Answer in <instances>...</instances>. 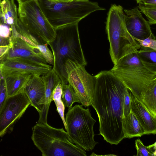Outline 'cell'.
I'll return each instance as SVG.
<instances>
[{"label":"cell","instance_id":"obj_19","mask_svg":"<svg viewBox=\"0 0 156 156\" xmlns=\"http://www.w3.org/2000/svg\"><path fill=\"white\" fill-rule=\"evenodd\" d=\"M0 21L11 27H16L19 18L17 7L14 0H3L0 2Z\"/></svg>","mask_w":156,"mask_h":156},{"label":"cell","instance_id":"obj_25","mask_svg":"<svg viewBox=\"0 0 156 156\" xmlns=\"http://www.w3.org/2000/svg\"><path fill=\"white\" fill-rule=\"evenodd\" d=\"M48 44L38 45L36 48L39 50L46 60L47 63L50 65H53L54 58L53 54L48 47Z\"/></svg>","mask_w":156,"mask_h":156},{"label":"cell","instance_id":"obj_24","mask_svg":"<svg viewBox=\"0 0 156 156\" xmlns=\"http://www.w3.org/2000/svg\"><path fill=\"white\" fill-rule=\"evenodd\" d=\"M137 7L140 12L146 16L150 25L156 24V8L147 7L140 5Z\"/></svg>","mask_w":156,"mask_h":156},{"label":"cell","instance_id":"obj_18","mask_svg":"<svg viewBox=\"0 0 156 156\" xmlns=\"http://www.w3.org/2000/svg\"><path fill=\"white\" fill-rule=\"evenodd\" d=\"M122 127L125 138L141 137L146 134L136 117L131 111L127 115L123 117Z\"/></svg>","mask_w":156,"mask_h":156},{"label":"cell","instance_id":"obj_27","mask_svg":"<svg viewBox=\"0 0 156 156\" xmlns=\"http://www.w3.org/2000/svg\"><path fill=\"white\" fill-rule=\"evenodd\" d=\"M135 144L137 151L136 156H152L148 147L145 146L139 139L135 140Z\"/></svg>","mask_w":156,"mask_h":156},{"label":"cell","instance_id":"obj_31","mask_svg":"<svg viewBox=\"0 0 156 156\" xmlns=\"http://www.w3.org/2000/svg\"><path fill=\"white\" fill-rule=\"evenodd\" d=\"M10 48V44L0 46V58L4 56L8 52Z\"/></svg>","mask_w":156,"mask_h":156},{"label":"cell","instance_id":"obj_11","mask_svg":"<svg viewBox=\"0 0 156 156\" xmlns=\"http://www.w3.org/2000/svg\"><path fill=\"white\" fill-rule=\"evenodd\" d=\"M1 77L13 73L43 75L52 69L50 65L28 59L9 58L0 61Z\"/></svg>","mask_w":156,"mask_h":156},{"label":"cell","instance_id":"obj_36","mask_svg":"<svg viewBox=\"0 0 156 156\" xmlns=\"http://www.w3.org/2000/svg\"><path fill=\"white\" fill-rule=\"evenodd\" d=\"M136 2H137L139 0H136Z\"/></svg>","mask_w":156,"mask_h":156},{"label":"cell","instance_id":"obj_8","mask_svg":"<svg viewBox=\"0 0 156 156\" xmlns=\"http://www.w3.org/2000/svg\"><path fill=\"white\" fill-rule=\"evenodd\" d=\"M76 105L68 109L65 121L70 141L85 151H90L98 143L94 140V126L96 120L89 109Z\"/></svg>","mask_w":156,"mask_h":156},{"label":"cell","instance_id":"obj_13","mask_svg":"<svg viewBox=\"0 0 156 156\" xmlns=\"http://www.w3.org/2000/svg\"><path fill=\"white\" fill-rule=\"evenodd\" d=\"M124 11L126 27L133 38L144 40L151 36L156 38L148 21L143 18L138 7L131 9H125Z\"/></svg>","mask_w":156,"mask_h":156},{"label":"cell","instance_id":"obj_1","mask_svg":"<svg viewBox=\"0 0 156 156\" xmlns=\"http://www.w3.org/2000/svg\"><path fill=\"white\" fill-rule=\"evenodd\" d=\"M95 87L87 92L99 121V135L111 145L125 138L122 127L123 102L127 88L110 70L95 76Z\"/></svg>","mask_w":156,"mask_h":156},{"label":"cell","instance_id":"obj_15","mask_svg":"<svg viewBox=\"0 0 156 156\" xmlns=\"http://www.w3.org/2000/svg\"><path fill=\"white\" fill-rule=\"evenodd\" d=\"M131 107L146 134H156V116L133 95Z\"/></svg>","mask_w":156,"mask_h":156},{"label":"cell","instance_id":"obj_3","mask_svg":"<svg viewBox=\"0 0 156 156\" xmlns=\"http://www.w3.org/2000/svg\"><path fill=\"white\" fill-rule=\"evenodd\" d=\"M18 14L22 28L21 35L30 44L36 47L48 44L55 40L56 30L47 19L37 0L19 3Z\"/></svg>","mask_w":156,"mask_h":156},{"label":"cell","instance_id":"obj_14","mask_svg":"<svg viewBox=\"0 0 156 156\" xmlns=\"http://www.w3.org/2000/svg\"><path fill=\"white\" fill-rule=\"evenodd\" d=\"M24 92L30 101V105L40 113L44 103L45 87L41 76L32 75L25 87Z\"/></svg>","mask_w":156,"mask_h":156},{"label":"cell","instance_id":"obj_10","mask_svg":"<svg viewBox=\"0 0 156 156\" xmlns=\"http://www.w3.org/2000/svg\"><path fill=\"white\" fill-rule=\"evenodd\" d=\"M30 101L23 92L8 96L0 109V136L12 132L15 124L30 105Z\"/></svg>","mask_w":156,"mask_h":156},{"label":"cell","instance_id":"obj_6","mask_svg":"<svg viewBox=\"0 0 156 156\" xmlns=\"http://www.w3.org/2000/svg\"><path fill=\"white\" fill-rule=\"evenodd\" d=\"M124 14L122 6L112 4L107 14L106 28L110 44L109 53L114 64L141 46L128 31Z\"/></svg>","mask_w":156,"mask_h":156},{"label":"cell","instance_id":"obj_7","mask_svg":"<svg viewBox=\"0 0 156 156\" xmlns=\"http://www.w3.org/2000/svg\"><path fill=\"white\" fill-rule=\"evenodd\" d=\"M137 51L120 59L110 71L140 101L150 87L152 80L156 77V73L143 65Z\"/></svg>","mask_w":156,"mask_h":156},{"label":"cell","instance_id":"obj_4","mask_svg":"<svg viewBox=\"0 0 156 156\" xmlns=\"http://www.w3.org/2000/svg\"><path fill=\"white\" fill-rule=\"evenodd\" d=\"M31 139L43 156H87L84 150L70 140L62 128L37 122L32 128Z\"/></svg>","mask_w":156,"mask_h":156},{"label":"cell","instance_id":"obj_16","mask_svg":"<svg viewBox=\"0 0 156 156\" xmlns=\"http://www.w3.org/2000/svg\"><path fill=\"white\" fill-rule=\"evenodd\" d=\"M41 76L45 87V98L43 109L39 114L38 122L47 123V116L50 104L52 101L53 93L55 87L59 83H61V81L58 75L52 69Z\"/></svg>","mask_w":156,"mask_h":156},{"label":"cell","instance_id":"obj_5","mask_svg":"<svg viewBox=\"0 0 156 156\" xmlns=\"http://www.w3.org/2000/svg\"><path fill=\"white\" fill-rule=\"evenodd\" d=\"M37 0L47 19L55 30L79 23L96 11L105 10L97 2L89 0H75L68 2Z\"/></svg>","mask_w":156,"mask_h":156},{"label":"cell","instance_id":"obj_2","mask_svg":"<svg viewBox=\"0 0 156 156\" xmlns=\"http://www.w3.org/2000/svg\"><path fill=\"white\" fill-rule=\"evenodd\" d=\"M78 23L56 29V38L48 44L54 56L52 69L58 76L62 85L68 83L65 66L68 60L85 66L87 64L81 44Z\"/></svg>","mask_w":156,"mask_h":156},{"label":"cell","instance_id":"obj_32","mask_svg":"<svg viewBox=\"0 0 156 156\" xmlns=\"http://www.w3.org/2000/svg\"><path fill=\"white\" fill-rule=\"evenodd\" d=\"M147 147L152 153V156H156V142Z\"/></svg>","mask_w":156,"mask_h":156},{"label":"cell","instance_id":"obj_26","mask_svg":"<svg viewBox=\"0 0 156 156\" xmlns=\"http://www.w3.org/2000/svg\"><path fill=\"white\" fill-rule=\"evenodd\" d=\"M133 96V95L131 91L127 88L124 94L123 102L124 117L127 115L131 111V107Z\"/></svg>","mask_w":156,"mask_h":156},{"label":"cell","instance_id":"obj_22","mask_svg":"<svg viewBox=\"0 0 156 156\" xmlns=\"http://www.w3.org/2000/svg\"><path fill=\"white\" fill-rule=\"evenodd\" d=\"M62 85L61 83H59L53 91L52 99L55 104L57 110L62 119L65 128L66 130V125L64 115L65 107L62 98Z\"/></svg>","mask_w":156,"mask_h":156},{"label":"cell","instance_id":"obj_34","mask_svg":"<svg viewBox=\"0 0 156 156\" xmlns=\"http://www.w3.org/2000/svg\"><path fill=\"white\" fill-rule=\"evenodd\" d=\"M55 2H68L73 1L75 0H50Z\"/></svg>","mask_w":156,"mask_h":156},{"label":"cell","instance_id":"obj_28","mask_svg":"<svg viewBox=\"0 0 156 156\" xmlns=\"http://www.w3.org/2000/svg\"><path fill=\"white\" fill-rule=\"evenodd\" d=\"M8 96L6 86L3 78L0 77V109Z\"/></svg>","mask_w":156,"mask_h":156},{"label":"cell","instance_id":"obj_20","mask_svg":"<svg viewBox=\"0 0 156 156\" xmlns=\"http://www.w3.org/2000/svg\"><path fill=\"white\" fill-rule=\"evenodd\" d=\"M137 52L143 65L151 72L156 73V51L149 47L141 46Z\"/></svg>","mask_w":156,"mask_h":156},{"label":"cell","instance_id":"obj_33","mask_svg":"<svg viewBox=\"0 0 156 156\" xmlns=\"http://www.w3.org/2000/svg\"><path fill=\"white\" fill-rule=\"evenodd\" d=\"M149 47L156 51V39H151Z\"/></svg>","mask_w":156,"mask_h":156},{"label":"cell","instance_id":"obj_12","mask_svg":"<svg viewBox=\"0 0 156 156\" xmlns=\"http://www.w3.org/2000/svg\"><path fill=\"white\" fill-rule=\"evenodd\" d=\"M10 38V48L7 53L0 58V61L13 58H27L48 64L39 50L27 42L17 31L16 27H12Z\"/></svg>","mask_w":156,"mask_h":156},{"label":"cell","instance_id":"obj_30","mask_svg":"<svg viewBox=\"0 0 156 156\" xmlns=\"http://www.w3.org/2000/svg\"><path fill=\"white\" fill-rule=\"evenodd\" d=\"M137 3L147 7L156 8V0H139Z\"/></svg>","mask_w":156,"mask_h":156},{"label":"cell","instance_id":"obj_23","mask_svg":"<svg viewBox=\"0 0 156 156\" xmlns=\"http://www.w3.org/2000/svg\"><path fill=\"white\" fill-rule=\"evenodd\" d=\"M62 86V98L65 107L69 109L72 107L74 103L77 102L81 103L78 97L69 83Z\"/></svg>","mask_w":156,"mask_h":156},{"label":"cell","instance_id":"obj_21","mask_svg":"<svg viewBox=\"0 0 156 156\" xmlns=\"http://www.w3.org/2000/svg\"><path fill=\"white\" fill-rule=\"evenodd\" d=\"M139 101L156 116V77L152 80L150 87Z\"/></svg>","mask_w":156,"mask_h":156},{"label":"cell","instance_id":"obj_35","mask_svg":"<svg viewBox=\"0 0 156 156\" xmlns=\"http://www.w3.org/2000/svg\"><path fill=\"white\" fill-rule=\"evenodd\" d=\"M18 3H23L28 2L33 0H16Z\"/></svg>","mask_w":156,"mask_h":156},{"label":"cell","instance_id":"obj_9","mask_svg":"<svg viewBox=\"0 0 156 156\" xmlns=\"http://www.w3.org/2000/svg\"><path fill=\"white\" fill-rule=\"evenodd\" d=\"M85 66L77 62L68 59L65 64L67 80L78 97L81 105L85 107L91 105L87 91L95 86V76L88 73Z\"/></svg>","mask_w":156,"mask_h":156},{"label":"cell","instance_id":"obj_29","mask_svg":"<svg viewBox=\"0 0 156 156\" xmlns=\"http://www.w3.org/2000/svg\"><path fill=\"white\" fill-rule=\"evenodd\" d=\"M0 37L9 38L12 33V28L11 26L0 21Z\"/></svg>","mask_w":156,"mask_h":156},{"label":"cell","instance_id":"obj_17","mask_svg":"<svg viewBox=\"0 0 156 156\" xmlns=\"http://www.w3.org/2000/svg\"><path fill=\"white\" fill-rule=\"evenodd\" d=\"M31 75L15 73L7 75L2 78L4 80L8 96L14 95L23 92Z\"/></svg>","mask_w":156,"mask_h":156}]
</instances>
